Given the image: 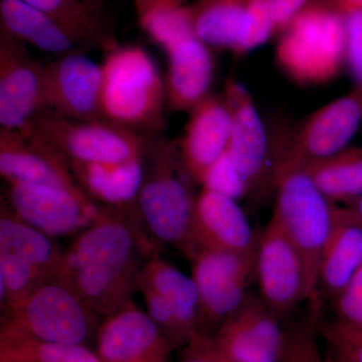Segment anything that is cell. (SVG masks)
<instances>
[{
	"label": "cell",
	"instance_id": "obj_1",
	"mask_svg": "<svg viewBox=\"0 0 362 362\" xmlns=\"http://www.w3.org/2000/svg\"><path fill=\"white\" fill-rule=\"evenodd\" d=\"M156 252L141 226L107 207L65 252L58 280L106 317L131 300L144 264L142 257L149 259Z\"/></svg>",
	"mask_w": 362,
	"mask_h": 362
},
{
	"label": "cell",
	"instance_id": "obj_2",
	"mask_svg": "<svg viewBox=\"0 0 362 362\" xmlns=\"http://www.w3.org/2000/svg\"><path fill=\"white\" fill-rule=\"evenodd\" d=\"M143 181L137 199L142 225L154 245L178 250L190 261L199 254L194 239L195 182L177 141L165 134L145 139Z\"/></svg>",
	"mask_w": 362,
	"mask_h": 362
},
{
	"label": "cell",
	"instance_id": "obj_3",
	"mask_svg": "<svg viewBox=\"0 0 362 362\" xmlns=\"http://www.w3.org/2000/svg\"><path fill=\"white\" fill-rule=\"evenodd\" d=\"M101 119L142 138L165 130V81L144 47L117 44L101 64Z\"/></svg>",
	"mask_w": 362,
	"mask_h": 362
},
{
	"label": "cell",
	"instance_id": "obj_4",
	"mask_svg": "<svg viewBox=\"0 0 362 362\" xmlns=\"http://www.w3.org/2000/svg\"><path fill=\"white\" fill-rule=\"evenodd\" d=\"M276 58L302 85L325 84L345 64V28L339 7L311 1L283 30Z\"/></svg>",
	"mask_w": 362,
	"mask_h": 362
},
{
	"label": "cell",
	"instance_id": "obj_5",
	"mask_svg": "<svg viewBox=\"0 0 362 362\" xmlns=\"http://www.w3.org/2000/svg\"><path fill=\"white\" fill-rule=\"evenodd\" d=\"M337 206L304 169L283 175L276 185L272 216L282 226L303 261L312 291L311 312L315 314H321L317 292L319 263L334 226Z\"/></svg>",
	"mask_w": 362,
	"mask_h": 362
},
{
	"label": "cell",
	"instance_id": "obj_6",
	"mask_svg": "<svg viewBox=\"0 0 362 362\" xmlns=\"http://www.w3.org/2000/svg\"><path fill=\"white\" fill-rule=\"evenodd\" d=\"M100 317L77 293L56 280L2 311L0 335L88 345L96 338Z\"/></svg>",
	"mask_w": 362,
	"mask_h": 362
},
{
	"label": "cell",
	"instance_id": "obj_7",
	"mask_svg": "<svg viewBox=\"0 0 362 362\" xmlns=\"http://www.w3.org/2000/svg\"><path fill=\"white\" fill-rule=\"evenodd\" d=\"M64 255L52 237L20 220L1 197L0 277L2 311L58 280Z\"/></svg>",
	"mask_w": 362,
	"mask_h": 362
},
{
	"label": "cell",
	"instance_id": "obj_8",
	"mask_svg": "<svg viewBox=\"0 0 362 362\" xmlns=\"http://www.w3.org/2000/svg\"><path fill=\"white\" fill-rule=\"evenodd\" d=\"M21 131L47 143L68 162L120 163L140 158L146 138L103 120H74L42 112Z\"/></svg>",
	"mask_w": 362,
	"mask_h": 362
},
{
	"label": "cell",
	"instance_id": "obj_9",
	"mask_svg": "<svg viewBox=\"0 0 362 362\" xmlns=\"http://www.w3.org/2000/svg\"><path fill=\"white\" fill-rule=\"evenodd\" d=\"M362 126V92L354 88L314 112L282 145L276 185L283 175L303 170L347 148Z\"/></svg>",
	"mask_w": 362,
	"mask_h": 362
},
{
	"label": "cell",
	"instance_id": "obj_10",
	"mask_svg": "<svg viewBox=\"0 0 362 362\" xmlns=\"http://www.w3.org/2000/svg\"><path fill=\"white\" fill-rule=\"evenodd\" d=\"M199 293L197 332L213 335L246 301L255 280V254L201 251L192 259Z\"/></svg>",
	"mask_w": 362,
	"mask_h": 362
},
{
	"label": "cell",
	"instance_id": "obj_11",
	"mask_svg": "<svg viewBox=\"0 0 362 362\" xmlns=\"http://www.w3.org/2000/svg\"><path fill=\"white\" fill-rule=\"evenodd\" d=\"M255 280L262 301L282 320L304 302L311 304L310 283L303 261L273 216L259 235Z\"/></svg>",
	"mask_w": 362,
	"mask_h": 362
},
{
	"label": "cell",
	"instance_id": "obj_12",
	"mask_svg": "<svg viewBox=\"0 0 362 362\" xmlns=\"http://www.w3.org/2000/svg\"><path fill=\"white\" fill-rule=\"evenodd\" d=\"M221 96L233 119L228 152L246 180L250 195L265 194L268 190H276L278 148L271 146V140L251 93L239 81L230 78L223 85Z\"/></svg>",
	"mask_w": 362,
	"mask_h": 362
},
{
	"label": "cell",
	"instance_id": "obj_13",
	"mask_svg": "<svg viewBox=\"0 0 362 362\" xmlns=\"http://www.w3.org/2000/svg\"><path fill=\"white\" fill-rule=\"evenodd\" d=\"M147 313L175 343L185 346L197 334L199 293L194 279L154 252L143 264L137 279Z\"/></svg>",
	"mask_w": 362,
	"mask_h": 362
},
{
	"label": "cell",
	"instance_id": "obj_14",
	"mask_svg": "<svg viewBox=\"0 0 362 362\" xmlns=\"http://www.w3.org/2000/svg\"><path fill=\"white\" fill-rule=\"evenodd\" d=\"M4 195L20 220L52 238L82 233L107 209L49 185L11 183L6 185Z\"/></svg>",
	"mask_w": 362,
	"mask_h": 362
},
{
	"label": "cell",
	"instance_id": "obj_15",
	"mask_svg": "<svg viewBox=\"0 0 362 362\" xmlns=\"http://www.w3.org/2000/svg\"><path fill=\"white\" fill-rule=\"evenodd\" d=\"M45 108L44 64L0 28V128L23 129Z\"/></svg>",
	"mask_w": 362,
	"mask_h": 362
},
{
	"label": "cell",
	"instance_id": "obj_16",
	"mask_svg": "<svg viewBox=\"0 0 362 362\" xmlns=\"http://www.w3.org/2000/svg\"><path fill=\"white\" fill-rule=\"evenodd\" d=\"M103 69L85 51L57 57L45 65V111L74 120H102Z\"/></svg>",
	"mask_w": 362,
	"mask_h": 362
},
{
	"label": "cell",
	"instance_id": "obj_17",
	"mask_svg": "<svg viewBox=\"0 0 362 362\" xmlns=\"http://www.w3.org/2000/svg\"><path fill=\"white\" fill-rule=\"evenodd\" d=\"M95 339L102 362H166L177 349L152 317L131 300L105 317Z\"/></svg>",
	"mask_w": 362,
	"mask_h": 362
},
{
	"label": "cell",
	"instance_id": "obj_18",
	"mask_svg": "<svg viewBox=\"0 0 362 362\" xmlns=\"http://www.w3.org/2000/svg\"><path fill=\"white\" fill-rule=\"evenodd\" d=\"M281 321L259 295L251 293L211 337L235 362H280L287 331Z\"/></svg>",
	"mask_w": 362,
	"mask_h": 362
},
{
	"label": "cell",
	"instance_id": "obj_19",
	"mask_svg": "<svg viewBox=\"0 0 362 362\" xmlns=\"http://www.w3.org/2000/svg\"><path fill=\"white\" fill-rule=\"evenodd\" d=\"M0 173L6 185H49L94 202L78 187L65 157L25 131L0 128Z\"/></svg>",
	"mask_w": 362,
	"mask_h": 362
},
{
	"label": "cell",
	"instance_id": "obj_20",
	"mask_svg": "<svg viewBox=\"0 0 362 362\" xmlns=\"http://www.w3.org/2000/svg\"><path fill=\"white\" fill-rule=\"evenodd\" d=\"M188 114L178 147L192 180L202 187L209 169L230 146L232 114L221 94L209 95Z\"/></svg>",
	"mask_w": 362,
	"mask_h": 362
},
{
	"label": "cell",
	"instance_id": "obj_21",
	"mask_svg": "<svg viewBox=\"0 0 362 362\" xmlns=\"http://www.w3.org/2000/svg\"><path fill=\"white\" fill-rule=\"evenodd\" d=\"M194 239L204 250L252 255L259 235L238 199L202 188L197 197Z\"/></svg>",
	"mask_w": 362,
	"mask_h": 362
},
{
	"label": "cell",
	"instance_id": "obj_22",
	"mask_svg": "<svg viewBox=\"0 0 362 362\" xmlns=\"http://www.w3.org/2000/svg\"><path fill=\"white\" fill-rule=\"evenodd\" d=\"M164 77L168 113L189 112L211 95L214 59L209 45L197 37L169 47Z\"/></svg>",
	"mask_w": 362,
	"mask_h": 362
},
{
	"label": "cell",
	"instance_id": "obj_23",
	"mask_svg": "<svg viewBox=\"0 0 362 362\" xmlns=\"http://www.w3.org/2000/svg\"><path fill=\"white\" fill-rule=\"evenodd\" d=\"M68 163L78 187L95 204L122 211L143 226L137 207L144 175L142 156L120 163Z\"/></svg>",
	"mask_w": 362,
	"mask_h": 362
},
{
	"label": "cell",
	"instance_id": "obj_24",
	"mask_svg": "<svg viewBox=\"0 0 362 362\" xmlns=\"http://www.w3.org/2000/svg\"><path fill=\"white\" fill-rule=\"evenodd\" d=\"M362 268V223L349 206H337L317 276L319 301L332 302Z\"/></svg>",
	"mask_w": 362,
	"mask_h": 362
},
{
	"label": "cell",
	"instance_id": "obj_25",
	"mask_svg": "<svg viewBox=\"0 0 362 362\" xmlns=\"http://www.w3.org/2000/svg\"><path fill=\"white\" fill-rule=\"evenodd\" d=\"M0 28L26 45L58 57L86 51L58 21L23 0H0Z\"/></svg>",
	"mask_w": 362,
	"mask_h": 362
},
{
	"label": "cell",
	"instance_id": "obj_26",
	"mask_svg": "<svg viewBox=\"0 0 362 362\" xmlns=\"http://www.w3.org/2000/svg\"><path fill=\"white\" fill-rule=\"evenodd\" d=\"M47 13L85 47L104 52L118 44L103 14L93 0H23Z\"/></svg>",
	"mask_w": 362,
	"mask_h": 362
},
{
	"label": "cell",
	"instance_id": "obj_27",
	"mask_svg": "<svg viewBox=\"0 0 362 362\" xmlns=\"http://www.w3.org/2000/svg\"><path fill=\"white\" fill-rule=\"evenodd\" d=\"M247 0H197L192 6L195 37L211 49H237L246 21Z\"/></svg>",
	"mask_w": 362,
	"mask_h": 362
},
{
	"label": "cell",
	"instance_id": "obj_28",
	"mask_svg": "<svg viewBox=\"0 0 362 362\" xmlns=\"http://www.w3.org/2000/svg\"><path fill=\"white\" fill-rule=\"evenodd\" d=\"M138 23L163 52L195 37L192 6L187 0H131Z\"/></svg>",
	"mask_w": 362,
	"mask_h": 362
},
{
	"label": "cell",
	"instance_id": "obj_29",
	"mask_svg": "<svg viewBox=\"0 0 362 362\" xmlns=\"http://www.w3.org/2000/svg\"><path fill=\"white\" fill-rule=\"evenodd\" d=\"M304 170L337 206H349L362 197V146H349Z\"/></svg>",
	"mask_w": 362,
	"mask_h": 362
},
{
	"label": "cell",
	"instance_id": "obj_30",
	"mask_svg": "<svg viewBox=\"0 0 362 362\" xmlns=\"http://www.w3.org/2000/svg\"><path fill=\"white\" fill-rule=\"evenodd\" d=\"M0 362H102L87 345L0 335Z\"/></svg>",
	"mask_w": 362,
	"mask_h": 362
},
{
	"label": "cell",
	"instance_id": "obj_31",
	"mask_svg": "<svg viewBox=\"0 0 362 362\" xmlns=\"http://www.w3.org/2000/svg\"><path fill=\"white\" fill-rule=\"evenodd\" d=\"M318 320L319 317L311 313L306 320L287 328L280 362H327V352L319 342Z\"/></svg>",
	"mask_w": 362,
	"mask_h": 362
},
{
	"label": "cell",
	"instance_id": "obj_32",
	"mask_svg": "<svg viewBox=\"0 0 362 362\" xmlns=\"http://www.w3.org/2000/svg\"><path fill=\"white\" fill-rule=\"evenodd\" d=\"M275 32L272 0H247L244 30L235 54H245L265 44Z\"/></svg>",
	"mask_w": 362,
	"mask_h": 362
},
{
	"label": "cell",
	"instance_id": "obj_33",
	"mask_svg": "<svg viewBox=\"0 0 362 362\" xmlns=\"http://www.w3.org/2000/svg\"><path fill=\"white\" fill-rule=\"evenodd\" d=\"M319 332L333 362H362V331L333 320H318Z\"/></svg>",
	"mask_w": 362,
	"mask_h": 362
},
{
	"label": "cell",
	"instance_id": "obj_34",
	"mask_svg": "<svg viewBox=\"0 0 362 362\" xmlns=\"http://www.w3.org/2000/svg\"><path fill=\"white\" fill-rule=\"evenodd\" d=\"M202 188L213 190L238 201L250 195L246 180L240 175L228 151L209 169L202 183Z\"/></svg>",
	"mask_w": 362,
	"mask_h": 362
},
{
	"label": "cell",
	"instance_id": "obj_35",
	"mask_svg": "<svg viewBox=\"0 0 362 362\" xmlns=\"http://www.w3.org/2000/svg\"><path fill=\"white\" fill-rule=\"evenodd\" d=\"M345 28V64L362 92V8L341 11Z\"/></svg>",
	"mask_w": 362,
	"mask_h": 362
},
{
	"label": "cell",
	"instance_id": "obj_36",
	"mask_svg": "<svg viewBox=\"0 0 362 362\" xmlns=\"http://www.w3.org/2000/svg\"><path fill=\"white\" fill-rule=\"evenodd\" d=\"M331 304L334 308V320L362 331V268Z\"/></svg>",
	"mask_w": 362,
	"mask_h": 362
},
{
	"label": "cell",
	"instance_id": "obj_37",
	"mask_svg": "<svg viewBox=\"0 0 362 362\" xmlns=\"http://www.w3.org/2000/svg\"><path fill=\"white\" fill-rule=\"evenodd\" d=\"M180 362H235L226 356L211 335L197 333L185 346Z\"/></svg>",
	"mask_w": 362,
	"mask_h": 362
},
{
	"label": "cell",
	"instance_id": "obj_38",
	"mask_svg": "<svg viewBox=\"0 0 362 362\" xmlns=\"http://www.w3.org/2000/svg\"><path fill=\"white\" fill-rule=\"evenodd\" d=\"M310 2L311 0H272L277 32H283L293 18Z\"/></svg>",
	"mask_w": 362,
	"mask_h": 362
},
{
	"label": "cell",
	"instance_id": "obj_39",
	"mask_svg": "<svg viewBox=\"0 0 362 362\" xmlns=\"http://www.w3.org/2000/svg\"><path fill=\"white\" fill-rule=\"evenodd\" d=\"M337 4L340 11L362 8V0H337Z\"/></svg>",
	"mask_w": 362,
	"mask_h": 362
},
{
	"label": "cell",
	"instance_id": "obj_40",
	"mask_svg": "<svg viewBox=\"0 0 362 362\" xmlns=\"http://www.w3.org/2000/svg\"><path fill=\"white\" fill-rule=\"evenodd\" d=\"M346 206L350 207V209L354 211L356 218H358L359 221L362 223V197L357 199V201L354 202V204H349V206Z\"/></svg>",
	"mask_w": 362,
	"mask_h": 362
},
{
	"label": "cell",
	"instance_id": "obj_41",
	"mask_svg": "<svg viewBox=\"0 0 362 362\" xmlns=\"http://www.w3.org/2000/svg\"><path fill=\"white\" fill-rule=\"evenodd\" d=\"M326 352H327V351H326ZM327 362H333L332 358H331L329 354H328V352H327Z\"/></svg>",
	"mask_w": 362,
	"mask_h": 362
}]
</instances>
